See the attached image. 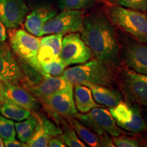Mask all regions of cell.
<instances>
[{
  "label": "cell",
  "mask_w": 147,
  "mask_h": 147,
  "mask_svg": "<svg viewBox=\"0 0 147 147\" xmlns=\"http://www.w3.org/2000/svg\"><path fill=\"white\" fill-rule=\"evenodd\" d=\"M38 100L47 110L59 117H74L77 113L74 100L73 84L62 91Z\"/></svg>",
  "instance_id": "cell-10"
},
{
  "label": "cell",
  "mask_w": 147,
  "mask_h": 147,
  "mask_svg": "<svg viewBox=\"0 0 147 147\" xmlns=\"http://www.w3.org/2000/svg\"><path fill=\"white\" fill-rule=\"evenodd\" d=\"M84 12L80 10H64L48 21L42 27L40 37L53 34H69L80 32Z\"/></svg>",
  "instance_id": "cell-8"
},
{
  "label": "cell",
  "mask_w": 147,
  "mask_h": 147,
  "mask_svg": "<svg viewBox=\"0 0 147 147\" xmlns=\"http://www.w3.org/2000/svg\"><path fill=\"white\" fill-rule=\"evenodd\" d=\"M3 146V140L1 139V136H0V147Z\"/></svg>",
  "instance_id": "cell-34"
},
{
  "label": "cell",
  "mask_w": 147,
  "mask_h": 147,
  "mask_svg": "<svg viewBox=\"0 0 147 147\" xmlns=\"http://www.w3.org/2000/svg\"><path fill=\"white\" fill-rule=\"evenodd\" d=\"M131 104L132 111H133V116L131 122L122 129L126 130L129 133L139 134L142 133L147 129V124L144 119H143L141 112L140 106L137 104Z\"/></svg>",
  "instance_id": "cell-23"
},
{
  "label": "cell",
  "mask_w": 147,
  "mask_h": 147,
  "mask_svg": "<svg viewBox=\"0 0 147 147\" xmlns=\"http://www.w3.org/2000/svg\"><path fill=\"white\" fill-rule=\"evenodd\" d=\"M40 65L45 74L44 77L60 76L63 74L67 66L63 61L61 59L60 57L41 63Z\"/></svg>",
  "instance_id": "cell-25"
},
{
  "label": "cell",
  "mask_w": 147,
  "mask_h": 147,
  "mask_svg": "<svg viewBox=\"0 0 147 147\" xmlns=\"http://www.w3.org/2000/svg\"><path fill=\"white\" fill-rule=\"evenodd\" d=\"M16 132L14 123L0 114V136L3 140L15 139Z\"/></svg>",
  "instance_id": "cell-26"
},
{
  "label": "cell",
  "mask_w": 147,
  "mask_h": 147,
  "mask_svg": "<svg viewBox=\"0 0 147 147\" xmlns=\"http://www.w3.org/2000/svg\"><path fill=\"white\" fill-rule=\"evenodd\" d=\"M83 85L91 89L94 100L102 106L113 108L123 100V95L119 90L91 83H85Z\"/></svg>",
  "instance_id": "cell-19"
},
{
  "label": "cell",
  "mask_w": 147,
  "mask_h": 147,
  "mask_svg": "<svg viewBox=\"0 0 147 147\" xmlns=\"http://www.w3.org/2000/svg\"><path fill=\"white\" fill-rule=\"evenodd\" d=\"M57 5L61 10H87L91 8L100 0H57Z\"/></svg>",
  "instance_id": "cell-24"
},
{
  "label": "cell",
  "mask_w": 147,
  "mask_h": 147,
  "mask_svg": "<svg viewBox=\"0 0 147 147\" xmlns=\"http://www.w3.org/2000/svg\"><path fill=\"white\" fill-rule=\"evenodd\" d=\"M108 15L115 26L147 44V16L144 12L117 4L108 7Z\"/></svg>",
  "instance_id": "cell-3"
},
{
  "label": "cell",
  "mask_w": 147,
  "mask_h": 147,
  "mask_svg": "<svg viewBox=\"0 0 147 147\" xmlns=\"http://www.w3.org/2000/svg\"><path fill=\"white\" fill-rule=\"evenodd\" d=\"M72 84L61 76H49L45 77L38 82L27 81L24 83V87L36 98L40 100L62 91Z\"/></svg>",
  "instance_id": "cell-13"
},
{
  "label": "cell",
  "mask_w": 147,
  "mask_h": 147,
  "mask_svg": "<svg viewBox=\"0 0 147 147\" xmlns=\"http://www.w3.org/2000/svg\"><path fill=\"white\" fill-rule=\"evenodd\" d=\"M80 36L93 55L112 70L121 68L120 46L115 27L108 16L96 11L84 17Z\"/></svg>",
  "instance_id": "cell-1"
},
{
  "label": "cell",
  "mask_w": 147,
  "mask_h": 147,
  "mask_svg": "<svg viewBox=\"0 0 147 147\" xmlns=\"http://www.w3.org/2000/svg\"><path fill=\"white\" fill-rule=\"evenodd\" d=\"M119 5L140 11L142 12H147V0H113Z\"/></svg>",
  "instance_id": "cell-28"
},
{
  "label": "cell",
  "mask_w": 147,
  "mask_h": 147,
  "mask_svg": "<svg viewBox=\"0 0 147 147\" xmlns=\"http://www.w3.org/2000/svg\"><path fill=\"white\" fill-rule=\"evenodd\" d=\"M60 76L73 84L91 83L113 87L117 82L113 70L97 58L66 69Z\"/></svg>",
  "instance_id": "cell-2"
},
{
  "label": "cell",
  "mask_w": 147,
  "mask_h": 147,
  "mask_svg": "<svg viewBox=\"0 0 147 147\" xmlns=\"http://www.w3.org/2000/svg\"><path fill=\"white\" fill-rule=\"evenodd\" d=\"M3 146L6 147H27L28 146L27 143L23 142L21 141H18L16 139L7 140H3Z\"/></svg>",
  "instance_id": "cell-31"
},
{
  "label": "cell",
  "mask_w": 147,
  "mask_h": 147,
  "mask_svg": "<svg viewBox=\"0 0 147 147\" xmlns=\"http://www.w3.org/2000/svg\"><path fill=\"white\" fill-rule=\"evenodd\" d=\"M113 141L115 146L117 147H138L140 146L138 140L136 138L121 134L117 136H113Z\"/></svg>",
  "instance_id": "cell-29"
},
{
  "label": "cell",
  "mask_w": 147,
  "mask_h": 147,
  "mask_svg": "<svg viewBox=\"0 0 147 147\" xmlns=\"http://www.w3.org/2000/svg\"><path fill=\"white\" fill-rule=\"evenodd\" d=\"M57 14L56 10L47 6L35 8L25 18V27L27 32L34 36L40 37L42 27L48 21Z\"/></svg>",
  "instance_id": "cell-18"
},
{
  "label": "cell",
  "mask_w": 147,
  "mask_h": 147,
  "mask_svg": "<svg viewBox=\"0 0 147 147\" xmlns=\"http://www.w3.org/2000/svg\"><path fill=\"white\" fill-rule=\"evenodd\" d=\"M119 41L122 64L136 72L147 75V44L130 38Z\"/></svg>",
  "instance_id": "cell-7"
},
{
  "label": "cell",
  "mask_w": 147,
  "mask_h": 147,
  "mask_svg": "<svg viewBox=\"0 0 147 147\" xmlns=\"http://www.w3.org/2000/svg\"><path fill=\"white\" fill-rule=\"evenodd\" d=\"M75 118L82 125L99 135L108 134L112 136H117L121 134L131 136L121 129L117 124L115 119L109 110L95 107L87 113H76Z\"/></svg>",
  "instance_id": "cell-6"
},
{
  "label": "cell",
  "mask_w": 147,
  "mask_h": 147,
  "mask_svg": "<svg viewBox=\"0 0 147 147\" xmlns=\"http://www.w3.org/2000/svg\"><path fill=\"white\" fill-rule=\"evenodd\" d=\"M8 34L11 49L18 58L27 65L45 76L38 59L40 45V38L23 29H10Z\"/></svg>",
  "instance_id": "cell-4"
},
{
  "label": "cell",
  "mask_w": 147,
  "mask_h": 147,
  "mask_svg": "<svg viewBox=\"0 0 147 147\" xmlns=\"http://www.w3.org/2000/svg\"><path fill=\"white\" fill-rule=\"evenodd\" d=\"M0 114L11 120L22 121L32 115L26 108L12 102H5L0 106Z\"/></svg>",
  "instance_id": "cell-22"
},
{
  "label": "cell",
  "mask_w": 147,
  "mask_h": 147,
  "mask_svg": "<svg viewBox=\"0 0 147 147\" xmlns=\"http://www.w3.org/2000/svg\"><path fill=\"white\" fill-rule=\"evenodd\" d=\"M64 144L66 146L69 147H85L83 142L78 138V136L74 129L71 127L65 126L64 127V131L62 134Z\"/></svg>",
  "instance_id": "cell-27"
},
{
  "label": "cell",
  "mask_w": 147,
  "mask_h": 147,
  "mask_svg": "<svg viewBox=\"0 0 147 147\" xmlns=\"http://www.w3.org/2000/svg\"><path fill=\"white\" fill-rule=\"evenodd\" d=\"M63 36V34H53L40 39L38 53V59L40 64L59 57Z\"/></svg>",
  "instance_id": "cell-17"
},
{
  "label": "cell",
  "mask_w": 147,
  "mask_h": 147,
  "mask_svg": "<svg viewBox=\"0 0 147 147\" xmlns=\"http://www.w3.org/2000/svg\"><path fill=\"white\" fill-rule=\"evenodd\" d=\"M118 83L126 102L147 107V75L123 69L119 73Z\"/></svg>",
  "instance_id": "cell-5"
},
{
  "label": "cell",
  "mask_w": 147,
  "mask_h": 147,
  "mask_svg": "<svg viewBox=\"0 0 147 147\" xmlns=\"http://www.w3.org/2000/svg\"><path fill=\"white\" fill-rule=\"evenodd\" d=\"M92 56L91 49L82 40L80 34L69 33L63 38L59 57L67 66L85 63Z\"/></svg>",
  "instance_id": "cell-9"
},
{
  "label": "cell",
  "mask_w": 147,
  "mask_h": 147,
  "mask_svg": "<svg viewBox=\"0 0 147 147\" xmlns=\"http://www.w3.org/2000/svg\"><path fill=\"white\" fill-rule=\"evenodd\" d=\"M24 73L6 42H0V81L23 83Z\"/></svg>",
  "instance_id": "cell-11"
},
{
  "label": "cell",
  "mask_w": 147,
  "mask_h": 147,
  "mask_svg": "<svg viewBox=\"0 0 147 147\" xmlns=\"http://www.w3.org/2000/svg\"><path fill=\"white\" fill-rule=\"evenodd\" d=\"M74 103L76 110L80 113H87L92 108L99 106L94 101L91 89L80 84H75Z\"/></svg>",
  "instance_id": "cell-20"
},
{
  "label": "cell",
  "mask_w": 147,
  "mask_h": 147,
  "mask_svg": "<svg viewBox=\"0 0 147 147\" xmlns=\"http://www.w3.org/2000/svg\"><path fill=\"white\" fill-rule=\"evenodd\" d=\"M109 111L115 119L117 124L121 129L131 122L133 111L131 104L129 103L121 101L115 107L110 108Z\"/></svg>",
  "instance_id": "cell-21"
},
{
  "label": "cell",
  "mask_w": 147,
  "mask_h": 147,
  "mask_svg": "<svg viewBox=\"0 0 147 147\" xmlns=\"http://www.w3.org/2000/svg\"><path fill=\"white\" fill-rule=\"evenodd\" d=\"M5 102H6V100H5L4 90H3V82L0 81V106L2 105Z\"/></svg>",
  "instance_id": "cell-33"
},
{
  "label": "cell",
  "mask_w": 147,
  "mask_h": 147,
  "mask_svg": "<svg viewBox=\"0 0 147 147\" xmlns=\"http://www.w3.org/2000/svg\"><path fill=\"white\" fill-rule=\"evenodd\" d=\"M70 126L72 127L79 137L84 141L88 146L91 147L110 146L114 147L113 139L108 134L99 135L94 131H91L87 127L82 125L81 123L75 117H67Z\"/></svg>",
  "instance_id": "cell-16"
},
{
  "label": "cell",
  "mask_w": 147,
  "mask_h": 147,
  "mask_svg": "<svg viewBox=\"0 0 147 147\" xmlns=\"http://www.w3.org/2000/svg\"><path fill=\"white\" fill-rule=\"evenodd\" d=\"M3 90L6 102H12L26 108L31 113H36L40 109L39 100L20 84L3 82Z\"/></svg>",
  "instance_id": "cell-14"
},
{
  "label": "cell",
  "mask_w": 147,
  "mask_h": 147,
  "mask_svg": "<svg viewBox=\"0 0 147 147\" xmlns=\"http://www.w3.org/2000/svg\"><path fill=\"white\" fill-rule=\"evenodd\" d=\"M29 12L25 0H0V22L6 28L19 27Z\"/></svg>",
  "instance_id": "cell-12"
},
{
  "label": "cell",
  "mask_w": 147,
  "mask_h": 147,
  "mask_svg": "<svg viewBox=\"0 0 147 147\" xmlns=\"http://www.w3.org/2000/svg\"><path fill=\"white\" fill-rule=\"evenodd\" d=\"M48 146L49 147H65L66 146L64 144L63 138L61 136H58L52 137L49 140Z\"/></svg>",
  "instance_id": "cell-30"
},
{
  "label": "cell",
  "mask_w": 147,
  "mask_h": 147,
  "mask_svg": "<svg viewBox=\"0 0 147 147\" xmlns=\"http://www.w3.org/2000/svg\"><path fill=\"white\" fill-rule=\"evenodd\" d=\"M6 27L0 22V42H5L7 39Z\"/></svg>",
  "instance_id": "cell-32"
},
{
  "label": "cell",
  "mask_w": 147,
  "mask_h": 147,
  "mask_svg": "<svg viewBox=\"0 0 147 147\" xmlns=\"http://www.w3.org/2000/svg\"><path fill=\"white\" fill-rule=\"evenodd\" d=\"M36 117L38 124L36 130L27 144L30 147H47L51 138L61 136L63 131L47 117Z\"/></svg>",
  "instance_id": "cell-15"
}]
</instances>
